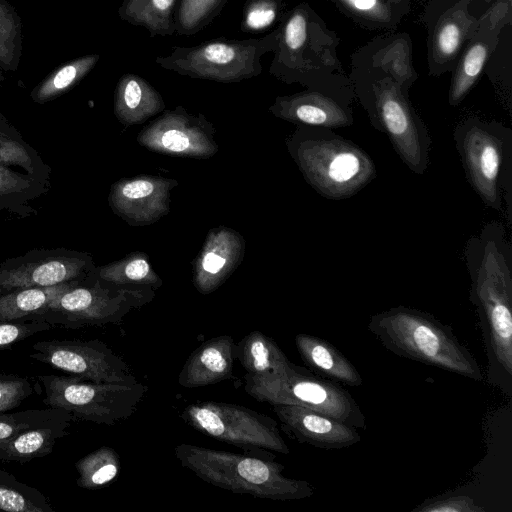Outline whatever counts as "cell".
Returning <instances> with one entry per match:
<instances>
[{"mask_svg": "<svg viewBox=\"0 0 512 512\" xmlns=\"http://www.w3.org/2000/svg\"><path fill=\"white\" fill-rule=\"evenodd\" d=\"M285 144L305 181L324 198H350L377 176L372 158L332 129L296 125Z\"/></svg>", "mask_w": 512, "mask_h": 512, "instance_id": "cell-1", "label": "cell"}, {"mask_svg": "<svg viewBox=\"0 0 512 512\" xmlns=\"http://www.w3.org/2000/svg\"><path fill=\"white\" fill-rule=\"evenodd\" d=\"M368 330L392 353L475 381L483 373L472 353L430 313L397 306L373 315Z\"/></svg>", "mask_w": 512, "mask_h": 512, "instance_id": "cell-2", "label": "cell"}, {"mask_svg": "<svg viewBox=\"0 0 512 512\" xmlns=\"http://www.w3.org/2000/svg\"><path fill=\"white\" fill-rule=\"evenodd\" d=\"M174 452L182 467L233 493L286 501L309 498L315 492L309 482L284 476L285 467L270 459L187 443L177 445Z\"/></svg>", "mask_w": 512, "mask_h": 512, "instance_id": "cell-3", "label": "cell"}, {"mask_svg": "<svg viewBox=\"0 0 512 512\" xmlns=\"http://www.w3.org/2000/svg\"><path fill=\"white\" fill-rule=\"evenodd\" d=\"M278 28L269 68L272 76L307 88L351 81L346 76L333 75L335 70L341 71L335 54L337 38L306 2L286 12Z\"/></svg>", "mask_w": 512, "mask_h": 512, "instance_id": "cell-4", "label": "cell"}, {"mask_svg": "<svg viewBox=\"0 0 512 512\" xmlns=\"http://www.w3.org/2000/svg\"><path fill=\"white\" fill-rule=\"evenodd\" d=\"M351 81L374 129L388 138L413 173L423 175L429 165L432 140L408 93L394 79L377 72L356 71Z\"/></svg>", "mask_w": 512, "mask_h": 512, "instance_id": "cell-5", "label": "cell"}, {"mask_svg": "<svg viewBox=\"0 0 512 512\" xmlns=\"http://www.w3.org/2000/svg\"><path fill=\"white\" fill-rule=\"evenodd\" d=\"M453 138L471 188L497 212L504 204L510 222L512 130L498 121L468 117L456 125Z\"/></svg>", "mask_w": 512, "mask_h": 512, "instance_id": "cell-6", "label": "cell"}, {"mask_svg": "<svg viewBox=\"0 0 512 512\" xmlns=\"http://www.w3.org/2000/svg\"><path fill=\"white\" fill-rule=\"evenodd\" d=\"M279 28L262 38L211 39L191 47H174L171 54L156 57L163 69L195 79L236 83L262 73V57L276 48Z\"/></svg>", "mask_w": 512, "mask_h": 512, "instance_id": "cell-7", "label": "cell"}, {"mask_svg": "<svg viewBox=\"0 0 512 512\" xmlns=\"http://www.w3.org/2000/svg\"><path fill=\"white\" fill-rule=\"evenodd\" d=\"M155 295L156 290L151 287L123 286L105 281L93 269L55 298L40 321L66 329L118 324L129 312L150 303Z\"/></svg>", "mask_w": 512, "mask_h": 512, "instance_id": "cell-8", "label": "cell"}, {"mask_svg": "<svg viewBox=\"0 0 512 512\" xmlns=\"http://www.w3.org/2000/svg\"><path fill=\"white\" fill-rule=\"evenodd\" d=\"M245 392L259 402L299 405L338 419L356 429H366L360 406L341 385L290 363L278 377L244 376Z\"/></svg>", "mask_w": 512, "mask_h": 512, "instance_id": "cell-9", "label": "cell"}, {"mask_svg": "<svg viewBox=\"0 0 512 512\" xmlns=\"http://www.w3.org/2000/svg\"><path fill=\"white\" fill-rule=\"evenodd\" d=\"M43 404L69 411L75 420L113 426L133 415L147 387L141 382H94L75 375H40Z\"/></svg>", "mask_w": 512, "mask_h": 512, "instance_id": "cell-10", "label": "cell"}, {"mask_svg": "<svg viewBox=\"0 0 512 512\" xmlns=\"http://www.w3.org/2000/svg\"><path fill=\"white\" fill-rule=\"evenodd\" d=\"M180 418L196 431L248 452L290 453L273 418L241 405L193 403L184 408Z\"/></svg>", "mask_w": 512, "mask_h": 512, "instance_id": "cell-11", "label": "cell"}, {"mask_svg": "<svg viewBox=\"0 0 512 512\" xmlns=\"http://www.w3.org/2000/svg\"><path fill=\"white\" fill-rule=\"evenodd\" d=\"M30 358L94 382L134 384L131 367L106 343L94 340H44L33 344Z\"/></svg>", "mask_w": 512, "mask_h": 512, "instance_id": "cell-12", "label": "cell"}, {"mask_svg": "<svg viewBox=\"0 0 512 512\" xmlns=\"http://www.w3.org/2000/svg\"><path fill=\"white\" fill-rule=\"evenodd\" d=\"M95 266L88 252L67 248L32 249L0 263V294L82 280Z\"/></svg>", "mask_w": 512, "mask_h": 512, "instance_id": "cell-13", "label": "cell"}, {"mask_svg": "<svg viewBox=\"0 0 512 512\" xmlns=\"http://www.w3.org/2000/svg\"><path fill=\"white\" fill-rule=\"evenodd\" d=\"M214 125L201 113L193 114L183 106L164 110L137 135L142 147L163 155L194 159L214 156L219 146Z\"/></svg>", "mask_w": 512, "mask_h": 512, "instance_id": "cell-14", "label": "cell"}, {"mask_svg": "<svg viewBox=\"0 0 512 512\" xmlns=\"http://www.w3.org/2000/svg\"><path fill=\"white\" fill-rule=\"evenodd\" d=\"M352 81L276 97L268 108L276 118L311 127L338 129L354 123Z\"/></svg>", "mask_w": 512, "mask_h": 512, "instance_id": "cell-15", "label": "cell"}, {"mask_svg": "<svg viewBox=\"0 0 512 512\" xmlns=\"http://www.w3.org/2000/svg\"><path fill=\"white\" fill-rule=\"evenodd\" d=\"M176 179L139 175L115 181L108 193L112 212L133 227L158 222L170 212L171 191Z\"/></svg>", "mask_w": 512, "mask_h": 512, "instance_id": "cell-16", "label": "cell"}, {"mask_svg": "<svg viewBox=\"0 0 512 512\" xmlns=\"http://www.w3.org/2000/svg\"><path fill=\"white\" fill-rule=\"evenodd\" d=\"M281 429L299 443L335 450L361 441L357 429L312 409L290 404H273Z\"/></svg>", "mask_w": 512, "mask_h": 512, "instance_id": "cell-17", "label": "cell"}, {"mask_svg": "<svg viewBox=\"0 0 512 512\" xmlns=\"http://www.w3.org/2000/svg\"><path fill=\"white\" fill-rule=\"evenodd\" d=\"M245 250V239L238 231L223 225L210 229L192 261L195 289L202 295L216 291L241 264Z\"/></svg>", "mask_w": 512, "mask_h": 512, "instance_id": "cell-18", "label": "cell"}, {"mask_svg": "<svg viewBox=\"0 0 512 512\" xmlns=\"http://www.w3.org/2000/svg\"><path fill=\"white\" fill-rule=\"evenodd\" d=\"M470 1L459 0L436 22L429 40L430 75L452 72L465 45L478 30L480 21L469 13Z\"/></svg>", "mask_w": 512, "mask_h": 512, "instance_id": "cell-19", "label": "cell"}, {"mask_svg": "<svg viewBox=\"0 0 512 512\" xmlns=\"http://www.w3.org/2000/svg\"><path fill=\"white\" fill-rule=\"evenodd\" d=\"M233 338L221 335L203 342L185 361L178 383L184 388H199L227 380L234 363Z\"/></svg>", "mask_w": 512, "mask_h": 512, "instance_id": "cell-20", "label": "cell"}, {"mask_svg": "<svg viewBox=\"0 0 512 512\" xmlns=\"http://www.w3.org/2000/svg\"><path fill=\"white\" fill-rule=\"evenodd\" d=\"M165 108L162 95L143 77L125 73L119 78L114 91L113 111L122 125L142 124Z\"/></svg>", "mask_w": 512, "mask_h": 512, "instance_id": "cell-21", "label": "cell"}, {"mask_svg": "<svg viewBox=\"0 0 512 512\" xmlns=\"http://www.w3.org/2000/svg\"><path fill=\"white\" fill-rule=\"evenodd\" d=\"M500 28L478 27L465 45L451 78L448 103L459 105L478 81L498 43Z\"/></svg>", "mask_w": 512, "mask_h": 512, "instance_id": "cell-22", "label": "cell"}, {"mask_svg": "<svg viewBox=\"0 0 512 512\" xmlns=\"http://www.w3.org/2000/svg\"><path fill=\"white\" fill-rule=\"evenodd\" d=\"M295 345L303 362L318 376L339 385H362V376L355 366L330 342L300 333L295 336Z\"/></svg>", "mask_w": 512, "mask_h": 512, "instance_id": "cell-23", "label": "cell"}, {"mask_svg": "<svg viewBox=\"0 0 512 512\" xmlns=\"http://www.w3.org/2000/svg\"><path fill=\"white\" fill-rule=\"evenodd\" d=\"M234 356L247 375L264 379L280 376L291 363L278 344L258 330L235 343Z\"/></svg>", "mask_w": 512, "mask_h": 512, "instance_id": "cell-24", "label": "cell"}, {"mask_svg": "<svg viewBox=\"0 0 512 512\" xmlns=\"http://www.w3.org/2000/svg\"><path fill=\"white\" fill-rule=\"evenodd\" d=\"M72 421L66 419L32 427L0 440V460L23 464L49 455L57 441L68 434Z\"/></svg>", "mask_w": 512, "mask_h": 512, "instance_id": "cell-25", "label": "cell"}, {"mask_svg": "<svg viewBox=\"0 0 512 512\" xmlns=\"http://www.w3.org/2000/svg\"><path fill=\"white\" fill-rule=\"evenodd\" d=\"M78 281L61 284L17 289L0 294V321H40L48 305Z\"/></svg>", "mask_w": 512, "mask_h": 512, "instance_id": "cell-26", "label": "cell"}, {"mask_svg": "<svg viewBox=\"0 0 512 512\" xmlns=\"http://www.w3.org/2000/svg\"><path fill=\"white\" fill-rule=\"evenodd\" d=\"M50 188V183L0 164V210L23 218L37 215L30 204Z\"/></svg>", "mask_w": 512, "mask_h": 512, "instance_id": "cell-27", "label": "cell"}, {"mask_svg": "<svg viewBox=\"0 0 512 512\" xmlns=\"http://www.w3.org/2000/svg\"><path fill=\"white\" fill-rule=\"evenodd\" d=\"M0 164L19 167L24 173L50 183L51 167L29 145L20 132L0 112Z\"/></svg>", "mask_w": 512, "mask_h": 512, "instance_id": "cell-28", "label": "cell"}, {"mask_svg": "<svg viewBox=\"0 0 512 512\" xmlns=\"http://www.w3.org/2000/svg\"><path fill=\"white\" fill-rule=\"evenodd\" d=\"M179 0H123L118 15L134 26L144 27L154 36L175 34V16Z\"/></svg>", "mask_w": 512, "mask_h": 512, "instance_id": "cell-29", "label": "cell"}, {"mask_svg": "<svg viewBox=\"0 0 512 512\" xmlns=\"http://www.w3.org/2000/svg\"><path fill=\"white\" fill-rule=\"evenodd\" d=\"M369 57L370 68L394 79L408 93L418 75L412 66L411 42L406 34L392 36Z\"/></svg>", "mask_w": 512, "mask_h": 512, "instance_id": "cell-30", "label": "cell"}, {"mask_svg": "<svg viewBox=\"0 0 512 512\" xmlns=\"http://www.w3.org/2000/svg\"><path fill=\"white\" fill-rule=\"evenodd\" d=\"M99 59V54H88L64 63L32 89L31 100L44 104L62 96L88 75Z\"/></svg>", "mask_w": 512, "mask_h": 512, "instance_id": "cell-31", "label": "cell"}, {"mask_svg": "<svg viewBox=\"0 0 512 512\" xmlns=\"http://www.w3.org/2000/svg\"><path fill=\"white\" fill-rule=\"evenodd\" d=\"M94 272L101 279L123 286H147L159 289L163 281L154 271L148 254L135 251L106 265L96 266Z\"/></svg>", "mask_w": 512, "mask_h": 512, "instance_id": "cell-32", "label": "cell"}, {"mask_svg": "<svg viewBox=\"0 0 512 512\" xmlns=\"http://www.w3.org/2000/svg\"><path fill=\"white\" fill-rule=\"evenodd\" d=\"M78 473L76 484L88 490L100 489L117 478L121 462L118 453L111 447L102 446L85 455L75 463Z\"/></svg>", "mask_w": 512, "mask_h": 512, "instance_id": "cell-33", "label": "cell"}, {"mask_svg": "<svg viewBox=\"0 0 512 512\" xmlns=\"http://www.w3.org/2000/svg\"><path fill=\"white\" fill-rule=\"evenodd\" d=\"M0 510L7 512H55L52 504L35 487L20 482L0 469Z\"/></svg>", "mask_w": 512, "mask_h": 512, "instance_id": "cell-34", "label": "cell"}, {"mask_svg": "<svg viewBox=\"0 0 512 512\" xmlns=\"http://www.w3.org/2000/svg\"><path fill=\"white\" fill-rule=\"evenodd\" d=\"M359 25L370 29L395 28L404 14L384 0H330Z\"/></svg>", "mask_w": 512, "mask_h": 512, "instance_id": "cell-35", "label": "cell"}, {"mask_svg": "<svg viewBox=\"0 0 512 512\" xmlns=\"http://www.w3.org/2000/svg\"><path fill=\"white\" fill-rule=\"evenodd\" d=\"M23 50L22 22L15 7L0 0V67L4 72H16Z\"/></svg>", "mask_w": 512, "mask_h": 512, "instance_id": "cell-36", "label": "cell"}, {"mask_svg": "<svg viewBox=\"0 0 512 512\" xmlns=\"http://www.w3.org/2000/svg\"><path fill=\"white\" fill-rule=\"evenodd\" d=\"M228 0H179L175 16V33L193 35L207 27L222 11Z\"/></svg>", "mask_w": 512, "mask_h": 512, "instance_id": "cell-37", "label": "cell"}, {"mask_svg": "<svg viewBox=\"0 0 512 512\" xmlns=\"http://www.w3.org/2000/svg\"><path fill=\"white\" fill-rule=\"evenodd\" d=\"M66 419L75 420L69 411L51 407L14 413L0 412V440L10 438L32 427Z\"/></svg>", "mask_w": 512, "mask_h": 512, "instance_id": "cell-38", "label": "cell"}, {"mask_svg": "<svg viewBox=\"0 0 512 512\" xmlns=\"http://www.w3.org/2000/svg\"><path fill=\"white\" fill-rule=\"evenodd\" d=\"M285 14L284 0H246L240 29L245 33H263L280 23Z\"/></svg>", "mask_w": 512, "mask_h": 512, "instance_id": "cell-39", "label": "cell"}, {"mask_svg": "<svg viewBox=\"0 0 512 512\" xmlns=\"http://www.w3.org/2000/svg\"><path fill=\"white\" fill-rule=\"evenodd\" d=\"M34 393L35 385L30 378L0 371V412L19 407Z\"/></svg>", "mask_w": 512, "mask_h": 512, "instance_id": "cell-40", "label": "cell"}, {"mask_svg": "<svg viewBox=\"0 0 512 512\" xmlns=\"http://www.w3.org/2000/svg\"><path fill=\"white\" fill-rule=\"evenodd\" d=\"M46 321L4 322L0 321V351L11 348L14 344L36 333L54 328Z\"/></svg>", "mask_w": 512, "mask_h": 512, "instance_id": "cell-41", "label": "cell"}, {"mask_svg": "<svg viewBox=\"0 0 512 512\" xmlns=\"http://www.w3.org/2000/svg\"><path fill=\"white\" fill-rule=\"evenodd\" d=\"M416 512H484L485 509L476 504L468 495H448L431 498L420 504Z\"/></svg>", "mask_w": 512, "mask_h": 512, "instance_id": "cell-42", "label": "cell"}, {"mask_svg": "<svg viewBox=\"0 0 512 512\" xmlns=\"http://www.w3.org/2000/svg\"><path fill=\"white\" fill-rule=\"evenodd\" d=\"M400 10L404 15L409 11V0H384Z\"/></svg>", "mask_w": 512, "mask_h": 512, "instance_id": "cell-43", "label": "cell"}, {"mask_svg": "<svg viewBox=\"0 0 512 512\" xmlns=\"http://www.w3.org/2000/svg\"><path fill=\"white\" fill-rule=\"evenodd\" d=\"M5 72L3 71V69L0 67V88L3 86L5 80H6V77H5Z\"/></svg>", "mask_w": 512, "mask_h": 512, "instance_id": "cell-44", "label": "cell"}]
</instances>
